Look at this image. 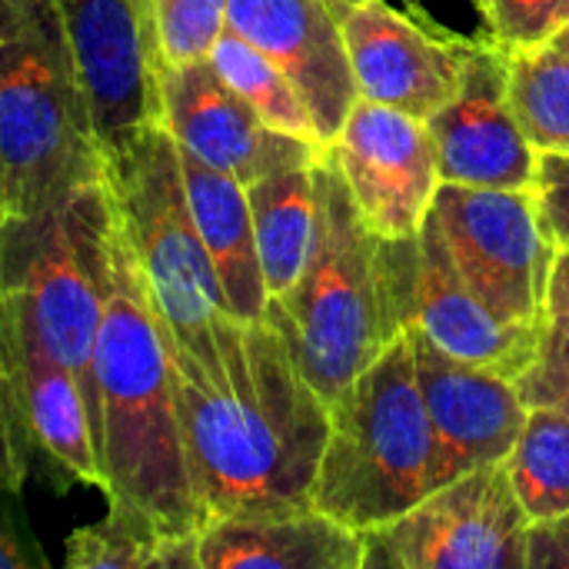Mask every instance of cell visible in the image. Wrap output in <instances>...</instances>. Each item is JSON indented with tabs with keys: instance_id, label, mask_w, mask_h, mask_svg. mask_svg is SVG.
I'll return each mask as SVG.
<instances>
[{
	"instance_id": "cell-1",
	"label": "cell",
	"mask_w": 569,
	"mask_h": 569,
	"mask_svg": "<svg viewBox=\"0 0 569 569\" xmlns=\"http://www.w3.org/2000/svg\"><path fill=\"white\" fill-rule=\"evenodd\" d=\"M170 353L200 520L313 510L330 407L300 373L280 330L223 313L207 350L170 343Z\"/></svg>"
},
{
	"instance_id": "cell-2",
	"label": "cell",
	"mask_w": 569,
	"mask_h": 569,
	"mask_svg": "<svg viewBox=\"0 0 569 569\" xmlns=\"http://www.w3.org/2000/svg\"><path fill=\"white\" fill-rule=\"evenodd\" d=\"M90 417L107 510L157 540L197 533L203 520L187 473L170 337L117 213L90 367Z\"/></svg>"
},
{
	"instance_id": "cell-3",
	"label": "cell",
	"mask_w": 569,
	"mask_h": 569,
	"mask_svg": "<svg viewBox=\"0 0 569 569\" xmlns=\"http://www.w3.org/2000/svg\"><path fill=\"white\" fill-rule=\"evenodd\" d=\"M317 230L307 267L267 317L287 340L300 373L333 407L347 387L413 323L417 237H373L347 183L323 153L313 167Z\"/></svg>"
},
{
	"instance_id": "cell-4",
	"label": "cell",
	"mask_w": 569,
	"mask_h": 569,
	"mask_svg": "<svg viewBox=\"0 0 569 569\" xmlns=\"http://www.w3.org/2000/svg\"><path fill=\"white\" fill-rule=\"evenodd\" d=\"M103 180L80 70L53 0H0V213L37 217Z\"/></svg>"
},
{
	"instance_id": "cell-5",
	"label": "cell",
	"mask_w": 569,
	"mask_h": 569,
	"mask_svg": "<svg viewBox=\"0 0 569 569\" xmlns=\"http://www.w3.org/2000/svg\"><path fill=\"white\" fill-rule=\"evenodd\" d=\"M437 490V437L420 397L413 347L403 333L330 407L313 510L370 533Z\"/></svg>"
},
{
	"instance_id": "cell-6",
	"label": "cell",
	"mask_w": 569,
	"mask_h": 569,
	"mask_svg": "<svg viewBox=\"0 0 569 569\" xmlns=\"http://www.w3.org/2000/svg\"><path fill=\"white\" fill-rule=\"evenodd\" d=\"M103 183L170 343L207 350L227 303L193 223L177 143L160 123L143 127L103 157Z\"/></svg>"
},
{
	"instance_id": "cell-7",
	"label": "cell",
	"mask_w": 569,
	"mask_h": 569,
	"mask_svg": "<svg viewBox=\"0 0 569 569\" xmlns=\"http://www.w3.org/2000/svg\"><path fill=\"white\" fill-rule=\"evenodd\" d=\"M113 203L93 183L37 217L0 223V293L17 300L43 347L80 380L90 367L107 300V247Z\"/></svg>"
},
{
	"instance_id": "cell-8",
	"label": "cell",
	"mask_w": 569,
	"mask_h": 569,
	"mask_svg": "<svg viewBox=\"0 0 569 569\" xmlns=\"http://www.w3.org/2000/svg\"><path fill=\"white\" fill-rule=\"evenodd\" d=\"M470 293L503 323L547 327V287L557 243L537 190H480L440 183L430 210Z\"/></svg>"
},
{
	"instance_id": "cell-9",
	"label": "cell",
	"mask_w": 569,
	"mask_h": 569,
	"mask_svg": "<svg viewBox=\"0 0 569 569\" xmlns=\"http://www.w3.org/2000/svg\"><path fill=\"white\" fill-rule=\"evenodd\" d=\"M530 517L507 467L467 473L400 520L363 533L360 569H527Z\"/></svg>"
},
{
	"instance_id": "cell-10",
	"label": "cell",
	"mask_w": 569,
	"mask_h": 569,
	"mask_svg": "<svg viewBox=\"0 0 569 569\" xmlns=\"http://www.w3.org/2000/svg\"><path fill=\"white\" fill-rule=\"evenodd\" d=\"M363 227L380 240L417 237L437 190V147L423 120L357 100L327 147Z\"/></svg>"
},
{
	"instance_id": "cell-11",
	"label": "cell",
	"mask_w": 569,
	"mask_h": 569,
	"mask_svg": "<svg viewBox=\"0 0 569 569\" xmlns=\"http://www.w3.org/2000/svg\"><path fill=\"white\" fill-rule=\"evenodd\" d=\"M157 123L170 140L210 170L243 187L290 167H313L327 150L270 130L210 67L193 60L157 67Z\"/></svg>"
},
{
	"instance_id": "cell-12",
	"label": "cell",
	"mask_w": 569,
	"mask_h": 569,
	"mask_svg": "<svg viewBox=\"0 0 569 569\" xmlns=\"http://www.w3.org/2000/svg\"><path fill=\"white\" fill-rule=\"evenodd\" d=\"M340 27L360 100L427 123L460 90L473 37L450 33L387 0L340 10Z\"/></svg>"
},
{
	"instance_id": "cell-13",
	"label": "cell",
	"mask_w": 569,
	"mask_h": 569,
	"mask_svg": "<svg viewBox=\"0 0 569 569\" xmlns=\"http://www.w3.org/2000/svg\"><path fill=\"white\" fill-rule=\"evenodd\" d=\"M510 50L487 33L470 40L453 100L427 120L440 183L480 190H533L537 150L510 107Z\"/></svg>"
},
{
	"instance_id": "cell-14",
	"label": "cell",
	"mask_w": 569,
	"mask_h": 569,
	"mask_svg": "<svg viewBox=\"0 0 569 569\" xmlns=\"http://www.w3.org/2000/svg\"><path fill=\"white\" fill-rule=\"evenodd\" d=\"M70 40L97 143L120 150L157 123V80L143 37V0H53Z\"/></svg>"
},
{
	"instance_id": "cell-15",
	"label": "cell",
	"mask_w": 569,
	"mask_h": 569,
	"mask_svg": "<svg viewBox=\"0 0 569 569\" xmlns=\"http://www.w3.org/2000/svg\"><path fill=\"white\" fill-rule=\"evenodd\" d=\"M420 397L437 437L440 487L507 463L527 423V403L513 380L437 350L417 327L407 330Z\"/></svg>"
},
{
	"instance_id": "cell-16",
	"label": "cell",
	"mask_w": 569,
	"mask_h": 569,
	"mask_svg": "<svg viewBox=\"0 0 569 569\" xmlns=\"http://www.w3.org/2000/svg\"><path fill=\"white\" fill-rule=\"evenodd\" d=\"M227 30L257 47L300 93L323 147L360 100L330 0H227Z\"/></svg>"
},
{
	"instance_id": "cell-17",
	"label": "cell",
	"mask_w": 569,
	"mask_h": 569,
	"mask_svg": "<svg viewBox=\"0 0 569 569\" xmlns=\"http://www.w3.org/2000/svg\"><path fill=\"white\" fill-rule=\"evenodd\" d=\"M437 350L470 367L520 380L540 357L547 327H517L493 317L460 280L443 237L427 217L417 233L413 323Z\"/></svg>"
},
{
	"instance_id": "cell-18",
	"label": "cell",
	"mask_w": 569,
	"mask_h": 569,
	"mask_svg": "<svg viewBox=\"0 0 569 569\" xmlns=\"http://www.w3.org/2000/svg\"><path fill=\"white\" fill-rule=\"evenodd\" d=\"M0 330L30 447L70 483L100 490L90 400L80 380L43 347L23 307L0 293Z\"/></svg>"
},
{
	"instance_id": "cell-19",
	"label": "cell",
	"mask_w": 569,
	"mask_h": 569,
	"mask_svg": "<svg viewBox=\"0 0 569 569\" xmlns=\"http://www.w3.org/2000/svg\"><path fill=\"white\" fill-rule=\"evenodd\" d=\"M200 569H360L363 533L320 510L207 520L197 533Z\"/></svg>"
},
{
	"instance_id": "cell-20",
	"label": "cell",
	"mask_w": 569,
	"mask_h": 569,
	"mask_svg": "<svg viewBox=\"0 0 569 569\" xmlns=\"http://www.w3.org/2000/svg\"><path fill=\"white\" fill-rule=\"evenodd\" d=\"M180 170H183V187H187L200 243L223 290L227 317L240 323L263 320L270 297H267L263 273H260L247 187L220 170L203 167L183 150H180Z\"/></svg>"
},
{
	"instance_id": "cell-21",
	"label": "cell",
	"mask_w": 569,
	"mask_h": 569,
	"mask_svg": "<svg viewBox=\"0 0 569 569\" xmlns=\"http://www.w3.org/2000/svg\"><path fill=\"white\" fill-rule=\"evenodd\" d=\"M313 167L277 170L247 187L260 273L270 300H283L293 290L310 257L317 230Z\"/></svg>"
},
{
	"instance_id": "cell-22",
	"label": "cell",
	"mask_w": 569,
	"mask_h": 569,
	"mask_svg": "<svg viewBox=\"0 0 569 569\" xmlns=\"http://www.w3.org/2000/svg\"><path fill=\"white\" fill-rule=\"evenodd\" d=\"M503 467L530 523L567 517L569 417L550 407H527V423Z\"/></svg>"
},
{
	"instance_id": "cell-23",
	"label": "cell",
	"mask_w": 569,
	"mask_h": 569,
	"mask_svg": "<svg viewBox=\"0 0 569 569\" xmlns=\"http://www.w3.org/2000/svg\"><path fill=\"white\" fill-rule=\"evenodd\" d=\"M510 107L537 153L569 157V53L543 43L510 50Z\"/></svg>"
},
{
	"instance_id": "cell-24",
	"label": "cell",
	"mask_w": 569,
	"mask_h": 569,
	"mask_svg": "<svg viewBox=\"0 0 569 569\" xmlns=\"http://www.w3.org/2000/svg\"><path fill=\"white\" fill-rule=\"evenodd\" d=\"M210 67L220 73V80L277 133L307 140V143H320L313 120L300 100V93L293 90V83L257 50L250 47L243 37H237L233 30H223L210 50ZM327 150V147H323Z\"/></svg>"
},
{
	"instance_id": "cell-25",
	"label": "cell",
	"mask_w": 569,
	"mask_h": 569,
	"mask_svg": "<svg viewBox=\"0 0 569 569\" xmlns=\"http://www.w3.org/2000/svg\"><path fill=\"white\" fill-rule=\"evenodd\" d=\"M223 30L227 0H143V37L153 70L207 60Z\"/></svg>"
},
{
	"instance_id": "cell-26",
	"label": "cell",
	"mask_w": 569,
	"mask_h": 569,
	"mask_svg": "<svg viewBox=\"0 0 569 569\" xmlns=\"http://www.w3.org/2000/svg\"><path fill=\"white\" fill-rule=\"evenodd\" d=\"M160 543L130 517L107 510L97 523L80 527L67 540L63 563L57 569H163Z\"/></svg>"
},
{
	"instance_id": "cell-27",
	"label": "cell",
	"mask_w": 569,
	"mask_h": 569,
	"mask_svg": "<svg viewBox=\"0 0 569 569\" xmlns=\"http://www.w3.org/2000/svg\"><path fill=\"white\" fill-rule=\"evenodd\" d=\"M470 3L483 20V33L507 50L543 47L569 23V0H470Z\"/></svg>"
},
{
	"instance_id": "cell-28",
	"label": "cell",
	"mask_w": 569,
	"mask_h": 569,
	"mask_svg": "<svg viewBox=\"0 0 569 569\" xmlns=\"http://www.w3.org/2000/svg\"><path fill=\"white\" fill-rule=\"evenodd\" d=\"M30 433L23 423V407L17 397L13 370L0 330V493H17L30 467Z\"/></svg>"
},
{
	"instance_id": "cell-29",
	"label": "cell",
	"mask_w": 569,
	"mask_h": 569,
	"mask_svg": "<svg viewBox=\"0 0 569 569\" xmlns=\"http://www.w3.org/2000/svg\"><path fill=\"white\" fill-rule=\"evenodd\" d=\"M527 407H550L569 417V340L547 327L537 363L517 380Z\"/></svg>"
},
{
	"instance_id": "cell-30",
	"label": "cell",
	"mask_w": 569,
	"mask_h": 569,
	"mask_svg": "<svg viewBox=\"0 0 569 569\" xmlns=\"http://www.w3.org/2000/svg\"><path fill=\"white\" fill-rule=\"evenodd\" d=\"M537 200L547 220V230L560 247H569V157L567 153H537Z\"/></svg>"
},
{
	"instance_id": "cell-31",
	"label": "cell",
	"mask_w": 569,
	"mask_h": 569,
	"mask_svg": "<svg viewBox=\"0 0 569 569\" xmlns=\"http://www.w3.org/2000/svg\"><path fill=\"white\" fill-rule=\"evenodd\" d=\"M527 569H569V513L560 520L530 523Z\"/></svg>"
},
{
	"instance_id": "cell-32",
	"label": "cell",
	"mask_w": 569,
	"mask_h": 569,
	"mask_svg": "<svg viewBox=\"0 0 569 569\" xmlns=\"http://www.w3.org/2000/svg\"><path fill=\"white\" fill-rule=\"evenodd\" d=\"M543 320H547L550 330H557L560 337L569 340V247H560L557 257H553Z\"/></svg>"
},
{
	"instance_id": "cell-33",
	"label": "cell",
	"mask_w": 569,
	"mask_h": 569,
	"mask_svg": "<svg viewBox=\"0 0 569 569\" xmlns=\"http://www.w3.org/2000/svg\"><path fill=\"white\" fill-rule=\"evenodd\" d=\"M160 567L163 569H200L197 560V543L190 537H173L160 543Z\"/></svg>"
},
{
	"instance_id": "cell-34",
	"label": "cell",
	"mask_w": 569,
	"mask_h": 569,
	"mask_svg": "<svg viewBox=\"0 0 569 569\" xmlns=\"http://www.w3.org/2000/svg\"><path fill=\"white\" fill-rule=\"evenodd\" d=\"M550 47H557V50H563V53H569V23L550 40Z\"/></svg>"
},
{
	"instance_id": "cell-35",
	"label": "cell",
	"mask_w": 569,
	"mask_h": 569,
	"mask_svg": "<svg viewBox=\"0 0 569 569\" xmlns=\"http://www.w3.org/2000/svg\"><path fill=\"white\" fill-rule=\"evenodd\" d=\"M333 7H337V13L340 10H347V7H357V3H367V0H330Z\"/></svg>"
},
{
	"instance_id": "cell-36",
	"label": "cell",
	"mask_w": 569,
	"mask_h": 569,
	"mask_svg": "<svg viewBox=\"0 0 569 569\" xmlns=\"http://www.w3.org/2000/svg\"><path fill=\"white\" fill-rule=\"evenodd\" d=\"M0 223H3V213H0Z\"/></svg>"
}]
</instances>
